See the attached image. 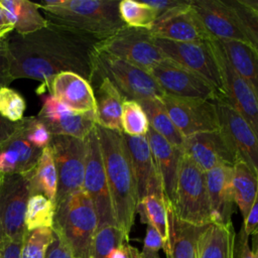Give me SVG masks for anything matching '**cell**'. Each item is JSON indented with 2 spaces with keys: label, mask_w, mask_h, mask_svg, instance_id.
Masks as SVG:
<instances>
[{
  "label": "cell",
  "mask_w": 258,
  "mask_h": 258,
  "mask_svg": "<svg viewBox=\"0 0 258 258\" xmlns=\"http://www.w3.org/2000/svg\"><path fill=\"white\" fill-rule=\"evenodd\" d=\"M164 240L159 232L150 224H147L143 248L140 252L141 258H160L159 250L163 249Z\"/></svg>",
  "instance_id": "obj_42"
},
{
  "label": "cell",
  "mask_w": 258,
  "mask_h": 258,
  "mask_svg": "<svg viewBox=\"0 0 258 258\" xmlns=\"http://www.w3.org/2000/svg\"><path fill=\"white\" fill-rule=\"evenodd\" d=\"M156 45L170 60L202 76L221 93L222 82L219 64L211 41L175 42L154 38Z\"/></svg>",
  "instance_id": "obj_14"
},
{
  "label": "cell",
  "mask_w": 258,
  "mask_h": 258,
  "mask_svg": "<svg viewBox=\"0 0 258 258\" xmlns=\"http://www.w3.org/2000/svg\"><path fill=\"white\" fill-rule=\"evenodd\" d=\"M55 204L40 194L30 195L24 217L27 231L39 228H51L53 224Z\"/></svg>",
  "instance_id": "obj_35"
},
{
  "label": "cell",
  "mask_w": 258,
  "mask_h": 258,
  "mask_svg": "<svg viewBox=\"0 0 258 258\" xmlns=\"http://www.w3.org/2000/svg\"><path fill=\"white\" fill-rule=\"evenodd\" d=\"M206 181L213 223L230 224L234 207L232 167L220 166L206 172Z\"/></svg>",
  "instance_id": "obj_23"
},
{
  "label": "cell",
  "mask_w": 258,
  "mask_h": 258,
  "mask_svg": "<svg viewBox=\"0 0 258 258\" xmlns=\"http://www.w3.org/2000/svg\"><path fill=\"white\" fill-rule=\"evenodd\" d=\"M123 136L135 174L138 202L149 195L164 197L162 179L146 136L132 137L124 133Z\"/></svg>",
  "instance_id": "obj_21"
},
{
  "label": "cell",
  "mask_w": 258,
  "mask_h": 258,
  "mask_svg": "<svg viewBox=\"0 0 258 258\" xmlns=\"http://www.w3.org/2000/svg\"><path fill=\"white\" fill-rule=\"evenodd\" d=\"M96 49L147 72L156 63L166 58L161 49L156 45L149 30L127 26L115 34L98 41Z\"/></svg>",
  "instance_id": "obj_7"
},
{
  "label": "cell",
  "mask_w": 258,
  "mask_h": 258,
  "mask_svg": "<svg viewBox=\"0 0 258 258\" xmlns=\"http://www.w3.org/2000/svg\"><path fill=\"white\" fill-rule=\"evenodd\" d=\"M98 82L94 90L96 99V124L100 127L122 132V110L124 97L106 78L94 79L91 84Z\"/></svg>",
  "instance_id": "obj_26"
},
{
  "label": "cell",
  "mask_w": 258,
  "mask_h": 258,
  "mask_svg": "<svg viewBox=\"0 0 258 258\" xmlns=\"http://www.w3.org/2000/svg\"><path fill=\"white\" fill-rule=\"evenodd\" d=\"M22 243L23 241H15L4 237L0 247L2 258H21Z\"/></svg>",
  "instance_id": "obj_46"
},
{
  "label": "cell",
  "mask_w": 258,
  "mask_h": 258,
  "mask_svg": "<svg viewBox=\"0 0 258 258\" xmlns=\"http://www.w3.org/2000/svg\"><path fill=\"white\" fill-rule=\"evenodd\" d=\"M7 20L17 34H29L45 27L48 20L40 13L37 3L27 0H0Z\"/></svg>",
  "instance_id": "obj_29"
},
{
  "label": "cell",
  "mask_w": 258,
  "mask_h": 258,
  "mask_svg": "<svg viewBox=\"0 0 258 258\" xmlns=\"http://www.w3.org/2000/svg\"><path fill=\"white\" fill-rule=\"evenodd\" d=\"M11 31H13L12 27H4V28H0V38H3L5 36H7Z\"/></svg>",
  "instance_id": "obj_55"
},
{
  "label": "cell",
  "mask_w": 258,
  "mask_h": 258,
  "mask_svg": "<svg viewBox=\"0 0 258 258\" xmlns=\"http://www.w3.org/2000/svg\"><path fill=\"white\" fill-rule=\"evenodd\" d=\"M97 78L108 79L125 100H161L165 95L149 72L95 48L90 84Z\"/></svg>",
  "instance_id": "obj_5"
},
{
  "label": "cell",
  "mask_w": 258,
  "mask_h": 258,
  "mask_svg": "<svg viewBox=\"0 0 258 258\" xmlns=\"http://www.w3.org/2000/svg\"><path fill=\"white\" fill-rule=\"evenodd\" d=\"M42 106L36 118L52 135L86 139L96 126L95 114H79L61 105L50 94L41 95Z\"/></svg>",
  "instance_id": "obj_18"
},
{
  "label": "cell",
  "mask_w": 258,
  "mask_h": 258,
  "mask_svg": "<svg viewBox=\"0 0 258 258\" xmlns=\"http://www.w3.org/2000/svg\"><path fill=\"white\" fill-rule=\"evenodd\" d=\"M238 26L248 39L249 45L258 53V10L244 5L240 0H226Z\"/></svg>",
  "instance_id": "obj_37"
},
{
  "label": "cell",
  "mask_w": 258,
  "mask_h": 258,
  "mask_svg": "<svg viewBox=\"0 0 258 258\" xmlns=\"http://www.w3.org/2000/svg\"><path fill=\"white\" fill-rule=\"evenodd\" d=\"M49 147L57 171L56 205L69 195L83 189L87 143L86 139L52 135Z\"/></svg>",
  "instance_id": "obj_8"
},
{
  "label": "cell",
  "mask_w": 258,
  "mask_h": 258,
  "mask_svg": "<svg viewBox=\"0 0 258 258\" xmlns=\"http://www.w3.org/2000/svg\"><path fill=\"white\" fill-rule=\"evenodd\" d=\"M30 188L24 174H4L0 184V224L4 237L23 241L25 211Z\"/></svg>",
  "instance_id": "obj_11"
},
{
  "label": "cell",
  "mask_w": 258,
  "mask_h": 258,
  "mask_svg": "<svg viewBox=\"0 0 258 258\" xmlns=\"http://www.w3.org/2000/svg\"><path fill=\"white\" fill-rule=\"evenodd\" d=\"M138 103L147 116L149 127L168 142L182 149L184 137L173 124L162 102L159 99H146Z\"/></svg>",
  "instance_id": "obj_32"
},
{
  "label": "cell",
  "mask_w": 258,
  "mask_h": 258,
  "mask_svg": "<svg viewBox=\"0 0 258 258\" xmlns=\"http://www.w3.org/2000/svg\"><path fill=\"white\" fill-rule=\"evenodd\" d=\"M190 5L213 39L249 45L226 0H190Z\"/></svg>",
  "instance_id": "obj_20"
},
{
  "label": "cell",
  "mask_w": 258,
  "mask_h": 258,
  "mask_svg": "<svg viewBox=\"0 0 258 258\" xmlns=\"http://www.w3.org/2000/svg\"><path fill=\"white\" fill-rule=\"evenodd\" d=\"M169 203L174 215L181 221L201 226L213 223L206 172L184 153Z\"/></svg>",
  "instance_id": "obj_6"
},
{
  "label": "cell",
  "mask_w": 258,
  "mask_h": 258,
  "mask_svg": "<svg viewBox=\"0 0 258 258\" xmlns=\"http://www.w3.org/2000/svg\"><path fill=\"white\" fill-rule=\"evenodd\" d=\"M244 5L258 10V0H240Z\"/></svg>",
  "instance_id": "obj_54"
},
{
  "label": "cell",
  "mask_w": 258,
  "mask_h": 258,
  "mask_svg": "<svg viewBox=\"0 0 258 258\" xmlns=\"http://www.w3.org/2000/svg\"><path fill=\"white\" fill-rule=\"evenodd\" d=\"M4 27H12V26L9 24L6 14H5V11H4V8L0 3V28H4Z\"/></svg>",
  "instance_id": "obj_52"
},
{
  "label": "cell",
  "mask_w": 258,
  "mask_h": 258,
  "mask_svg": "<svg viewBox=\"0 0 258 258\" xmlns=\"http://www.w3.org/2000/svg\"><path fill=\"white\" fill-rule=\"evenodd\" d=\"M11 56L7 37L0 38V89L8 87L12 83Z\"/></svg>",
  "instance_id": "obj_43"
},
{
  "label": "cell",
  "mask_w": 258,
  "mask_h": 258,
  "mask_svg": "<svg viewBox=\"0 0 258 258\" xmlns=\"http://www.w3.org/2000/svg\"><path fill=\"white\" fill-rule=\"evenodd\" d=\"M41 152L27 140L20 120L17 130L0 144V171L24 174L36 165Z\"/></svg>",
  "instance_id": "obj_22"
},
{
  "label": "cell",
  "mask_w": 258,
  "mask_h": 258,
  "mask_svg": "<svg viewBox=\"0 0 258 258\" xmlns=\"http://www.w3.org/2000/svg\"><path fill=\"white\" fill-rule=\"evenodd\" d=\"M46 90L61 105L79 114L96 115L95 93L90 82L74 72H62L55 75L46 86L40 85L37 93L42 95Z\"/></svg>",
  "instance_id": "obj_17"
},
{
  "label": "cell",
  "mask_w": 258,
  "mask_h": 258,
  "mask_svg": "<svg viewBox=\"0 0 258 258\" xmlns=\"http://www.w3.org/2000/svg\"><path fill=\"white\" fill-rule=\"evenodd\" d=\"M220 129L230 139L240 159L251 164L258 172V138L249 124L219 95L213 100Z\"/></svg>",
  "instance_id": "obj_19"
},
{
  "label": "cell",
  "mask_w": 258,
  "mask_h": 258,
  "mask_svg": "<svg viewBox=\"0 0 258 258\" xmlns=\"http://www.w3.org/2000/svg\"><path fill=\"white\" fill-rule=\"evenodd\" d=\"M149 32L153 38L175 42L213 40L194 11L190 0L160 14Z\"/></svg>",
  "instance_id": "obj_16"
},
{
  "label": "cell",
  "mask_w": 258,
  "mask_h": 258,
  "mask_svg": "<svg viewBox=\"0 0 258 258\" xmlns=\"http://www.w3.org/2000/svg\"><path fill=\"white\" fill-rule=\"evenodd\" d=\"M11 76L32 79L46 86L57 74L74 72L89 82L98 39L67 25L48 24L29 34L11 31L7 36Z\"/></svg>",
  "instance_id": "obj_1"
},
{
  "label": "cell",
  "mask_w": 258,
  "mask_h": 258,
  "mask_svg": "<svg viewBox=\"0 0 258 258\" xmlns=\"http://www.w3.org/2000/svg\"><path fill=\"white\" fill-rule=\"evenodd\" d=\"M116 224L127 235L134 225L138 195L131 158L123 132L96 124Z\"/></svg>",
  "instance_id": "obj_2"
},
{
  "label": "cell",
  "mask_w": 258,
  "mask_h": 258,
  "mask_svg": "<svg viewBox=\"0 0 258 258\" xmlns=\"http://www.w3.org/2000/svg\"><path fill=\"white\" fill-rule=\"evenodd\" d=\"M232 189L234 203L245 220L257 194L258 172L243 159H239L232 166Z\"/></svg>",
  "instance_id": "obj_30"
},
{
  "label": "cell",
  "mask_w": 258,
  "mask_h": 258,
  "mask_svg": "<svg viewBox=\"0 0 258 258\" xmlns=\"http://www.w3.org/2000/svg\"><path fill=\"white\" fill-rule=\"evenodd\" d=\"M119 14L127 27L150 30L154 25L158 13L144 1H119Z\"/></svg>",
  "instance_id": "obj_34"
},
{
  "label": "cell",
  "mask_w": 258,
  "mask_h": 258,
  "mask_svg": "<svg viewBox=\"0 0 258 258\" xmlns=\"http://www.w3.org/2000/svg\"><path fill=\"white\" fill-rule=\"evenodd\" d=\"M144 2L151 6L159 16L160 14L181 5L185 2V0H146Z\"/></svg>",
  "instance_id": "obj_48"
},
{
  "label": "cell",
  "mask_w": 258,
  "mask_h": 258,
  "mask_svg": "<svg viewBox=\"0 0 258 258\" xmlns=\"http://www.w3.org/2000/svg\"><path fill=\"white\" fill-rule=\"evenodd\" d=\"M50 22L103 40L126 27L116 0H45L37 3Z\"/></svg>",
  "instance_id": "obj_3"
},
{
  "label": "cell",
  "mask_w": 258,
  "mask_h": 258,
  "mask_svg": "<svg viewBox=\"0 0 258 258\" xmlns=\"http://www.w3.org/2000/svg\"><path fill=\"white\" fill-rule=\"evenodd\" d=\"M160 101L184 138L197 133L220 129L216 106L211 100L164 95Z\"/></svg>",
  "instance_id": "obj_13"
},
{
  "label": "cell",
  "mask_w": 258,
  "mask_h": 258,
  "mask_svg": "<svg viewBox=\"0 0 258 258\" xmlns=\"http://www.w3.org/2000/svg\"><path fill=\"white\" fill-rule=\"evenodd\" d=\"M149 73L165 95L211 101L221 95L208 80L167 57L152 67Z\"/></svg>",
  "instance_id": "obj_10"
},
{
  "label": "cell",
  "mask_w": 258,
  "mask_h": 258,
  "mask_svg": "<svg viewBox=\"0 0 258 258\" xmlns=\"http://www.w3.org/2000/svg\"><path fill=\"white\" fill-rule=\"evenodd\" d=\"M22 127L27 140L36 148L43 149L49 146L52 134L46 126L35 117H24Z\"/></svg>",
  "instance_id": "obj_41"
},
{
  "label": "cell",
  "mask_w": 258,
  "mask_h": 258,
  "mask_svg": "<svg viewBox=\"0 0 258 258\" xmlns=\"http://www.w3.org/2000/svg\"><path fill=\"white\" fill-rule=\"evenodd\" d=\"M206 227L179 220L168 201V239L163 248L166 258H197L198 240Z\"/></svg>",
  "instance_id": "obj_25"
},
{
  "label": "cell",
  "mask_w": 258,
  "mask_h": 258,
  "mask_svg": "<svg viewBox=\"0 0 258 258\" xmlns=\"http://www.w3.org/2000/svg\"><path fill=\"white\" fill-rule=\"evenodd\" d=\"M137 213L141 222L152 225L164 240L168 239V200L166 197L149 195L138 202ZM164 248V247H163Z\"/></svg>",
  "instance_id": "obj_33"
},
{
  "label": "cell",
  "mask_w": 258,
  "mask_h": 258,
  "mask_svg": "<svg viewBox=\"0 0 258 258\" xmlns=\"http://www.w3.org/2000/svg\"><path fill=\"white\" fill-rule=\"evenodd\" d=\"M26 109L24 98L9 87L0 89V115L10 122H19L23 119Z\"/></svg>",
  "instance_id": "obj_40"
},
{
  "label": "cell",
  "mask_w": 258,
  "mask_h": 258,
  "mask_svg": "<svg viewBox=\"0 0 258 258\" xmlns=\"http://www.w3.org/2000/svg\"><path fill=\"white\" fill-rule=\"evenodd\" d=\"M122 132L127 136H145L149 123L141 105L133 100H125L122 110Z\"/></svg>",
  "instance_id": "obj_38"
},
{
  "label": "cell",
  "mask_w": 258,
  "mask_h": 258,
  "mask_svg": "<svg viewBox=\"0 0 258 258\" xmlns=\"http://www.w3.org/2000/svg\"><path fill=\"white\" fill-rule=\"evenodd\" d=\"M126 258H141L140 252L137 248L130 245V243H127V255Z\"/></svg>",
  "instance_id": "obj_51"
},
{
  "label": "cell",
  "mask_w": 258,
  "mask_h": 258,
  "mask_svg": "<svg viewBox=\"0 0 258 258\" xmlns=\"http://www.w3.org/2000/svg\"><path fill=\"white\" fill-rule=\"evenodd\" d=\"M3 238H4V235H3V231H2V228H1V224H0V247H1V244H2V241H3Z\"/></svg>",
  "instance_id": "obj_56"
},
{
  "label": "cell",
  "mask_w": 258,
  "mask_h": 258,
  "mask_svg": "<svg viewBox=\"0 0 258 258\" xmlns=\"http://www.w3.org/2000/svg\"><path fill=\"white\" fill-rule=\"evenodd\" d=\"M0 258H2V256H1V252H0Z\"/></svg>",
  "instance_id": "obj_58"
},
{
  "label": "cell",
  "mask_w": 258,
  "mask_h": 258,
  "mask_svg": "<svg viewBox=\"0 0 258 258\" xmlns=\"http://www.w3.org/2000/svg\"><path fill=\"white\" fill-rule=\"evenodd\" d=\"M19 122H10L0 115V144L7 140L17 130Z\"/></svg>",
  "instance_id": "obj_49"
},
{
  "label": "cell",
  "mask_w": 258,
  "mask_h": 258,
  "mask_svg": "<svg viewBox=\"0 0 258 258\" xmlns=\"http://www.w3.org/2000/svg\"><path fill=\"white\" fill-rule=\"evenodd\" d=\"M243 228L248 236L258 231V189H257L255 200L251 206L250 212L247 218L244 220Z\"/></svg>",
  "instance_id": "obj_47"
},
{
  "label": "cell",
  "mask_w": 258,
  "mask_h": 258,
  "mask_svg": "<svg viewBox=\"0 0 258 258\" xmlns=\"http://www.w3.org/2000/svg\"><path fill=\"white\" fill-rule=\"evenodd\" d=\"M249 236L246 234L243 226L235 237L234 244V258H255L249 244Z\"/></svg>",
  "instance_id": "obj_44"
},
{
  "label": "cell",
  "mask_w": 258,
  "mask_h": 258,
  "mask_svg": "<svg viewBox=\"0 0 258 258\" xmlns=\"http://www.w3.org/2000/svg\"><path fill=\"white\" fill-rule=\"evenodd\" d=\"M211 43L221 74V96L249 124L258 138V99L232 68L220 42L213 39Z\"/></svg>",
  "instance_id": "obj_12"
},
{
  "label": "cell",
  "mask_w": 258,
  "mask_h": 258,
  "mask_svg": "<svg viewBox=\"0 0 258 258\" xmlns=\"http://www.w3.org/2000/svg\"><path fill=\"white\" fill-rule=\"evenodd\" d=\"M127 240H129V235L117 225L99 227L93 242L92 258H110L113 250Z\"/></svg>",
  "instance_id": "obj_36"
},
{
  "label": "cell",
  "mask_w": 258,
  "mask_h": 258,
  "mask_svg": "<svg viewBox=\"0 0 258 258\" xmlns=\"http://www.w3.org/2000/svg\"><path fill=\"white\" fill-rule=\"evenodd\" d=\"M219 42L232 68L258 99V53L250 45L243 42Z\"/></svg>",
  "instance_id": "obj_28"
},
{
  "label": "cell",
  "mask_w": 258,
  "mask_h": 258,
  "mask_svg": "<svg viewBox=\"0 0 258 258\" xmlns=\"http://www.w3.org/2000/svg\"><path fill=\"white\" fill-rule=\"evenodd\" d=\"M182 151L205 172L220 166L232 167L240 159L230 139L221 129L185 137Z\"/></svg>",
  "instance_id": "obj_15"
},
{
  "label": "cell",
  "mask_w": 258,
  "mask_h": 258,
  "mask_svg": "<svg viewBox=\"0 0 258 258\" xmlns=\"http://www.w3.org/2000/svg\"><path fill=\"white\" fill-rule=\"evenodd\" d=\"M28 180L30 195L40 194L55 204L57 192V171L52 150L49 146L42 149L36 165L24 173Z\"/></svg>",
  "instance_id": "obj_31"
},
{
  "label": "cell",
  "mask_w": 258,
  "mask_h": 258,
  "mask_svg": "<svg viewBox=\"0 0 258 258\" xmlns=\"http://www.w3.org/2000/svg\"><path fill=\"white\" fill-rule=\"evenodd\" d=\"M3 177H4V174L0 171V184H1V182H2V179H3Z\"/></svg>",
  "instance_id": "obj_57"
},
{
  "label": "cell",
  "mask_w": 258,
  "mask_h": 258,
  "mask_svg": "<svg viewBox=\"0 0 258 258\" xmlns=\"http://www.w3.org/2000/svg\"><path fill=\"white\" fill-rule=\"evenodd\" d=\"M255 258H258V231L252 234V248H251Z\"/></svg>",
  "instance_id": "obj_53"
},
{
  "label": "cell",
  "mask_w": 258,
  "mask_h": 258,
  "mask_svg": "<svg viewBox=\"0 0 258 258\" xmlns=\"http://www.w3.org/2000/svg\"><path fill=\"white\" fill-rule=\"evenodd\" d=\"M86 143L87 155L83 189L95 207L99 227L117 225L96 126L86 138Z\"/></svg>",
  "instance_id": "obj_9"
},
{
  "label": "cell",
  "mask_w": 258,
  "mask_h": 258,
  "mask_svg": "<svg viewBox=\"0 0 258 258\" xmlns=\"http://www.w3.org/2000/svg\"><path fill=\"white\" fill-rule=\"evenodd\" d=\"M98 227L95 207L84 189L69 195L55 205L51 229L73 258H92Z\"/></svg>",
  "instance_id": "obj_4"
},
{
  "label": "cell",
  "mask_w": 258,
  "mask_h": 258,
  "mask_svg": "<svg viewBox=\"0 0 258 258\" xmlns=\"http://www.w3.org/2000/svg\"><path fill=\"white\" fill-rule=\"evenodd\" d=\"M129 240L125 241L120 247L113 250V252L110 255V258H126L127 255V243Z\"/></svg>",
  "instance_id": "obj_50"
},
{
  "label": "cell",
  "mask_w": 258,
  "mask_h": 258,
  "mask_svg": "<svg viewBox=\"0 0 258 258\" xmlns=\"http://www.w3.org/2000/svg\"><path fill=\"white\" fill-rule=\"evenodd\" d=\"M235 237L232 223L207 225L198 240L197 258H234Z\"/></svg>",
  "instance_id": "obj_27"
},
{
  "label": "cell",
  "mask_w": 258,
  "mask_h": 258,
  "mask_svg": "<svg viewBox=\"0 0 258 258\" xmlns=\"http://www.w3.org/2000/svg\"><path fill=\"white\" fill-rule=\"evenodd\" d=\"M44 258H73L69 249L53 232L52 240L49 243Z\"/></svg>",
  "instance_id": "obj_45"
},
{
  "label": "cell",
  "mask_w": 258,
  "mask_h": 258,
  "mask_svg": "<svg viewBox=\"0 0 258 258\" xmlns=\"http://www.w3.org/2000/svg\"><path fill=\"white\" fill-rule=\"evenodd\" d=\"M52 236L53 231L51 228L26 231L21 248V258H44Z\"/></svg>",
  "instance_id": "obj_39"
},
{
  "label": "cell",
  "mask_w": 258,
  "mask_h": 258,
  "mask_svg": "<svg viewBox=\"0 0 258 258\" xmlns=\"http://www.w3.org/2000/svg\"><path fill=\"white\" fill-rule=\"evenodd\" d=\"M145 136L159 170L164 194L170 202L173 198L183 151L180 147L168 142L150 127Z\"/></svg>",
  "instance_id": "obj_24"
}]
</instances>
